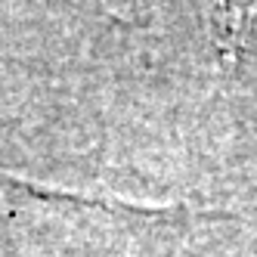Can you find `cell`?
I'll list each match as a JSON object with an SVG mask.
<instances>
[{
	"label": "cell",
	"mask_w": 257,
	"mask_h": 257,
	"mask_svg": "<svg viewBox=\"0 0 257 257\" xmlns=\"http://www.w3.org/2000/svg\"><path fill=\"white\" fill-rule=\"evenodd\" d=\"M211 7L220 34V50L226 56L245 53L257 31V0H211Z\"/></svg>",
	"instance_id": "1"
}]
</instances>
